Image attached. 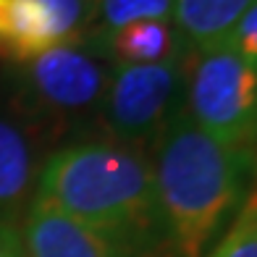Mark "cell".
Here are the masks:
<instances>
[{
	"instance_id": "8fae6325",
	"label": "cell",
	"mask_w": 257,
	"mask_h": 257,
	"mask_svg": "<svg viewBox=\"0 0 257 257\" xmlns=\"http://www.w3.org/2000/svg\"><path fill=\"white\" fill-rule=\"evenodd\" d=\"M176 0H95L92 29L100 34L115 32L132 21L171 19Z\"/></svg>"
},
{
	"instance_id": "7a4b0ae2",
	"label": "cell",
	"mask_w": 257,
	"mask_h": 257,
	"mask_svg": "<svg viewBox=\"0 0 257 257\" xmlns=\"http://www.w3.org/2000/svg\"><path fill=\"white\" fill-rule=\"evenodd\" d=\"M37 197L126 249L160 226L153 163L142 150L118 142L58 150L42 168Z\"/></svg>"
},
{
	"instance_id": "4fadbf2b",
	"label": "cell",
	"mask_w": 257,
	"mask_h": 257,
	"mask_svg": "<svg viewBox=\"0 0 257 257\" xmlns=\"http://www.w3.org/2000/svg\"><path fill=\"white\" fill-rule=\"evenodd\" d=\"M223 45L257 68V3L239 19V24L231 29Z\"/></svg>"
},
{
	"instance_id": "8992f818",
	"label": "cell",
	"mask_w": 257,
	"mask_h": 257,
	"mask_svg": "<svg viewBox=\"0 0 257 257\" xmlns=\"http://www.w3.org/2000/svg\"><path fill=\"white\" fill-rule=\"evenodd\" d=\"M95 0H0V58L29 63L92 29Z\"/></svg>"
},
{
	"instance_id": "7c38bea8",
	"label": "cell",
	"mask_w": 257,
	"mask_h": 257,
	"mask_svg": "<svg viewBox=\"0 0 257 257\" xmlns=\"http://www.w3.org/2000/svg\"><path fill=\"white\" fill-rule=\"evenodd\" d=\"M205 257H257V189H249L226 236Z\"/></svg>"
},
{
	"instance_id": "5bb4252c",
	"label": "cell",
	"mask_w": 257,
	"mask_h": 257,
	"mask_svg": "<svg viewBox=\"0 0 257 257\" xmlns=\"http://www.w3.org/2000/svg\"><path fill=\"white\" fill-rule=\"evenodd\" d=\"M0 257H27L24 244L16 236V231L3 223H0Z\"/></svg>"
},
{
	"instance_id": "52a82bcc",
	"label": "cell",
	"mask_w": 257,
	"mask_h": 257,
	"mask_svg": "<svg viewBox=\"0 0 257 257\" xmlns=\"http://www.w3.org/2000/svg\"><path fill=\"white\" fill-rule=\"evenodd\" d=\"M27 257H128V249L45 200H34L24 226Z\"/></svg>"
},
{
	"instance_id": "3957f363",
	"label": "cell",
	"mask_w": 257,
	"mask_h": 257,
	"mask_svg": "<svg viewBox=\"0 0 257 257\" xmlns=\"http://www.w3.org/2000/svg\"><path fill=\"white\" fill-rule=\"evenodd\" d=\"M21 66L19 89L27 110L58 128L100 113L113 74L102 34L95 29L55 45Z\"/></svg>"
},
{
	"instance_id": "5b68a950",
	"label": "cell",
	"mask_w": 257,
	"mask_h": 257,
	"mask_svg": "<svg viewBox=\"0 0 257 257\" xmlns=\"http://www.w3.org/2000/svg\"><path fill=\"white\" fill-rule=\"evenodd\" d=\"M181 61L113 66L97 115L118 145L134 150L155 145L171 118L184 108Z\"/></svg>"
},
{
	"instance_id": "9a60e30c",
	"label": "cell",
	"mask_w": 257,
	"mask_h": 257,
	"mask_svg": "<svg viewBox=\"0 0 257 257\" xmlns=\"http://www.w3.org/2000/svg\"><path fill=\"white\" fill-rule=\"evenodd\" d=\"M249 158H252V181H254L252 189H257V132H254L252 145H249Z\"/></svg>"
},
{
	"instance_id": "277c9868",
	"label": "cell",
	"mask_w": 257,
	"mask_h": 257,
	"mask_svg": "<svg viewBox=\"0 0 257 257\" xmlns=\"http://www.w3.org/2000/svg\"><path fill=\"white\" fill-rule=\"evenodd\" d=\"M184 68V113L218 142L249 150L257 132V68L231 48H189Z\"/></svg>"
},
{
	"instance_id": "9c48e42d",
	"label": "cell",
	"mask_w": 257,
	"mask_h": 257,
	"mask_svg": "<svg viewBox=\"0 0 257 257\" xmlns=\"http://www.w3.org/2000/svg\"><path fill=\"white\" fill-rule=\"evenodd\" d=\"M257 0H176L171 21L194 50L220 48Z\"/></svg>"
},
{
	"instance_id": "ba28073f",
	"label": "cell",
	"mask_w": 257,
	"mask_h": 257,
	"mask_svg": "<svg viewBox=\"0 0 257 257\" xmlns=\"http://www.w3.org/2000/svg\"><path fill=\"white\" fill-rule=\"evenodd\" d=\"M113 66H150L181 61L189 50L186 40L171 19L132 21L115 32L102 34Z\"/></svg>"
},
{
	"instance_id": "30bf717a",
	"label": "cell",
	"mask_w": 257,
	"mask_h": 257,
	"mask_svg": "<svg viewBox=\"0 0 257 257\" xmlns=\"http://www.w3.org/2000/svg\"><path fill=\"white\" fill-rule=\"evenodd\" d=\"M34 179V158L24 132L0 118V207L16 205Z\"/></svg>"
},
{
	"instance_id": "6da1fadb",
	"label": "cell",
	"mask_w": 257,
	"mask_h": 257,
	"mask_svg": "<svg viewBox=\"0 0 257 257\" xmlns=\"http://www.w3.org/2000/svg\"><path fill=\"white\" fill-rule=\"evenodd\" d=\"M160 226L181 257H205L252 189L249 150L205 134L184 108L155 142Z\"/></svg>"
}]
</instances>
